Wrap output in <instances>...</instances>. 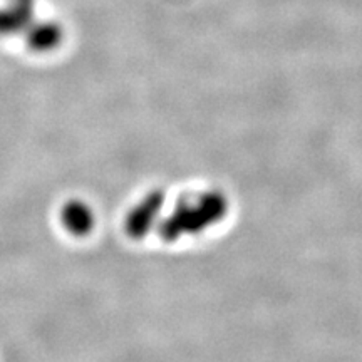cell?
<instances>
[{"instance_id":"6da1fadb","label":"cell","mask_w":362,"mask_h":362,"mask_svg":"<svg viewBox=\"0 0 362 362\" xmlns=\"http://www.w3.org/2000/svg\"><path fill=\"white\" fill-rule=\"evenodd\" d=\"M61 223L76 237H84L93 230L94 216L90 208L81 200H69L61 208Z\"/></svg>"},{"instance_id":"7a4b0ae2","label":"cell","mask_w":362,"mask_h":362,"mask_svg":"<svg viewBox=\"0 0 362 362\" xmlns=\"http://www.w3.org/2000/svg\"><path fill=\"white\" fill-rule=\"evenodd\" d=\"M61 25L54 22H40V24L27 27V44L35 52H51L62 44Z\"/></svg>"}]
</instances>
